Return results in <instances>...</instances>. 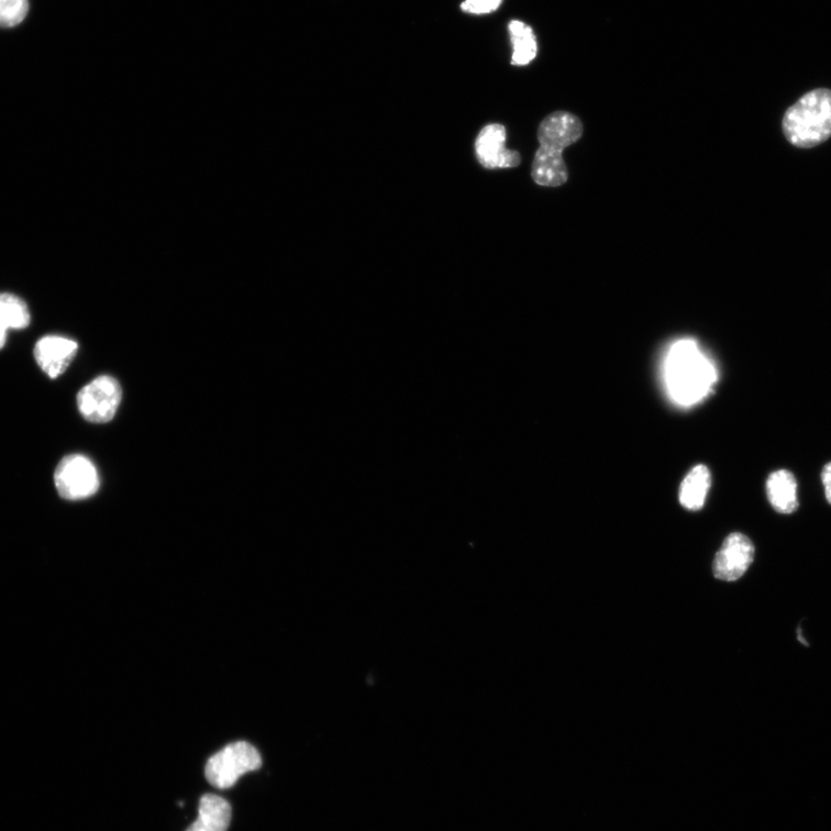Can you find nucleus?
I'll list each match as a JSON object with an SVG mask.
<instances>
[{
    "label": "nucleus",
    "instance_id": "f257e3e1",
    "mask_svg": "<svg viewBox=\"0 0 831 831\" xmlns=\"http://www.w3.org/2000/svg\"><path fill=\"white\" fill-rule=\"evenodd\" d=\"M718 380V368L697 341L680 340L669 348L665 359V385L669 398L678 406L700 403Z\"/></svg>",
    "mask_w": 831,
    "mask_h": 831
},
{
    "label": "nucleus",
    "instance_id": "f03ea898",
    "mask_svg": "<svg viewBox=\"0 0 831 831\" xmlns=\"http://www.w3.org/2000/svg\"><path fill=\"white\" fill-rule=\"evenodd\" d=\"M785 138L798 148H813L831 137V89L806 92L784 113Z\"/></svg>",
    "mask_w": 831,
    "mask_h": 831
},
{
    "label": "nucleus",
    "instance_id": "7ed1b4c3",
    "mask_svg": "<svg viewBox=\"0 0 831 831\" xmlns=\"http://www.w3.org/2000/svg\"><path fill=\"white\" fill-rule=\"evenodd\" d=\"M263 760L256 747L246 742L230 744L208 760L204 775L218 789L234 787L241 776L261 769Z\"/></svg>",
    "mask_w": 831,
    "mask_h": 831
},
{
    "label": "nucleus",
    "instance_id": "20e7f679",
    "mask_svg": "<svg viewBox=\"0 0 831 831\" xmlns=\"http://www.w3.org/2000/svg\"><path fill=\"white\" fill-rule=\"evenodd\" d=\"M55 485L66 500H82L100 489V476L92 462L80 454L64 457L55 472Z\"/></svg>",
    "mask_w": 831,
    "mask_h": 831
},
{
    "label": "nucleus",
    "instance_id": "39448f33",
    "mask_svg": "<svg viewBox=\"0 0 831 831\" xmlns=\"http://www.w3.org/2000/svg\"><path fill=\"white\" fill-rule=\"evenodd\" d=\"M122 401V388L114 378L103 376L85 386L77 402L82 418L96 424L110 422Z\"/></svg>",
    "mask_w": 831,
    "mask_h": 831
},
{
    "label": "nucleus",
    "instance_id": "423d86ee",
    "mask_svg": "<svg viewBox=\"0 0 831 831\" xmlns=\"http://www.w3.org/2000/svg\"><path fill=\"white\" fill-rule=\"evenodd\" d=\"M754 556L755 549L747 536L739 533L731 534L716 554L713 575L723 581H736L746 573Z\"/></svg>",
    "mask_w": 831,
    "mask_h": 831
},
{
    "label": "nucleus",
    "instance_id": "0eeeda50",
    "mask_svg": "<svg viewBox=\"0 0 831 831\" xmlns=\"http://www.w3.org/2000/svg\"><path fill=\"white\" fill-rule=\"evenodd\" d=\"M475 152L479 164L487 169L516 168L521 164V155L506 148V129L500 124H490L480 130Z\"/></svg>",
    "mask_w": 831,
    "mask_h": 831
},
{
    "label": "nucleus",
    "instance_id": "6e6552de",
    "mask_svg": "<svg viewBox=\"0 0 831 831\" xmlns=\"http://www.w3.org/2000/svg\"><path fill=\"white\" fill-rule=\"evenodd\" d=\"M77 352L78 343L75 340L48 335L37 341L34 355L42 372L56 379L66 372Z\"/></svg>",
    "mask_w": 831,
    "mask_h": 831
},
{
    "label": "nucleus",
    "instance_id": "1a4fd4ad",
    "mask_svg": "<svg viewBox=\"0 0 831 831\" xmlns=\"http://www.w3.org/2000/svg\"><path fill=\"white\" fill-rule=\"evenodd\" d=\"M584 125L576 115L556 111L541 123L538 136L541 146L563 151L583 136Z\"/></svg>",
    "mask_w": 831,
    "mask_h": 831
},
{
    "label": "nucleus",
    "instance_id": "9d476101",
    "mask_svg": "<svg viewBox=\"0 0 831 831\" xmlns=\"http://www.w3.org/2000/svg\"><path fill=\"white\" fill-rule=\"evenodd\" d=\"M531 176L541 187L557 188L568 179V170L563 151L540 146L536 152Z\"/></svg>",
    "mask_w": 831,
    "mask_h": 831
},
{
    "label": "nucleus",
    "instance_id": "9b49d317",
    "mask_svg": "<svg viewBox=\"0 0 831 831\" xmlns=\"http://www.w3.org/2000/svg\"><path fill=\"white\" fill-rule=\"evenodd\" d=\"M768 499L774 510L780 514H791L797 511L798 485L795 476L788 470L773 473L767 480Z\"/></svg>",
    "mask_w": 831,
    "mask_h": 831
},
{
    "label": "nucleus",
    "instance_id": "f8f14e48",
    "mask_svg": "<svg viewBox=\"0 0 831 831\" xmlns=\"http://www.w3.org/2000/svg\"><path fill=\"white\" fill-rule=\"evenodd\" d=\"M231 821V806L222 797L204 795L199 802V817L187 831H226Z\"/></svg>",
    "mask_w": 831,
    "mask_h": 831
},
{
    "label": "nucleus",
    "instance_id": "ddd939ff",
    "mask_svg": "<svg viewBox=\"0 0 831 831\" xmlns=\"http://www.w3.org/2000/svg\"><path fill=\"white\" fill-rule=\"evenodd\" d=\"M711 485L708 467L698 465L686 475L679 489V501L688 511H699L705 506Z\"/></svg>",
    "mask_w": 831,
    "mask_h": 831
},
{
    "label": "nucleus",
    "instance_id": "4468645a",
    "mask_svg": "<svg viewBox=\"0 0 831 831\" xmlns=\"http://www.w3.org/2000/svg\"><path fill=\"white\" fill-rule=\"evenodd\" d=\"M31 313L23 300L11 293H0V350L4 348L9 330L30 326Z\"/></svg>",
    "mask_w": 831,
    "mask_h": 831
},
{
    "label": "nucleus",
    "instance_id": "2eb2a0df",
    "mask_svg": "<svg viewBox=\"0 0 831 831\" xmlns=\"http://www.w3.org/2000/svg\"><path fill=\"white\" fill-rule=\"evenodd\" d=\"M512 44V65L525 66L534 62L539 55V42L536 34L528 23L521 20H512L508 25Z\"/></svg>",
    "mask_w": 831,
    "mask_h": 831
},
{
    "label": "nucleus",
    "instance_id": "dca6fc26",
    "mask_svg": "<svg viewBox=\"0 0 831 831\" xmlns=\"http://www.w3.org/2000/svg\"><path fill=\"white\" fill-rule=\"evenodd\" d=\"M29 0H0V27L12 29L29 14Z\"/></svg>",
    "mask_w": 831,
    "mask_h": 831
},
{
    "label": "nucleus",
    "instance_id": "f3484780",
    "mask_svg": "<svg viewBox=\"0 0 831 831\" xmlns=\"http://www.w3.org/2000/svg\"><path fill=\"white\" fill-rule=\"evenodd\" d=\"M503 0H465L461 10L470 15H488L499 10Z\"/></svg>",
    "mask_w": 831,
    "mask_h": 831
},
{
    "label": "nucleus",
    "instance_id": "a211bd4d",
    "mask_svg": "<svg viewBox=\"0 0 831 831\" xmlns=\"http://www.w3.org/2000/svg\"><path fill=\"white\" fill-rule=\"evenodd\" d=\"M822 481L827 500L829 501V503H831V462L823 468Z\"/></svg>",
    "mask_w": 831,
    "mask_h": 831
}]
</instances>
